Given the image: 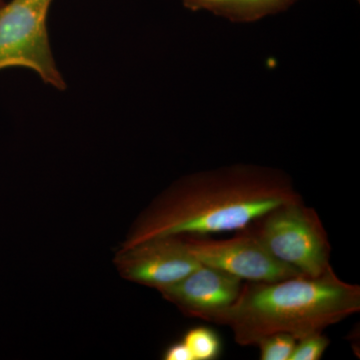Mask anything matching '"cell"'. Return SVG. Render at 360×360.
<instances>
[{
    "mask_svg": "<svg viewBox=\"0 0 360 360\" xmlns=\"http://www.w3.org/2000/svg\"><path fill=\"white\" fill-rule=\"evenodd\" d=\"M298 198L292 179L274 168L234 165L187 175L141 213L123 248L165 236L241 231L272 208Z\"/></svg>",
    "mask_w": 360,
    "mask_h": 360,
    "instance_id": "6da1fadb",
    "label": "cell"
},
{
    "mask_svg": "<svg viewBox=\"0 0 360 360\" xmlns=\"http://www.w3.org/2000/svg\"><path fill=\"white\" fill-rule=\"evenodd\" d=\"M359 311L360 286L331 269L319 277L248 281L215 323L229 326L236 342L248 347L279 333L300 340Z\"/></svg>",
    "mask_w": 360,
    "mask_h": 360,
    "instance_id": "7a4b0ae2",
    "label": "cell"
},
{
    "mask_svg": "<svg viewBox=\"0 0 360 360\" xmlns=\"http://www.w3.org/2000/svg\"><path fill=\"white\" fill-rule=\"evenodd\" d=\"M248 226L272 257L303 276L319 277L333 269L326 229L302 198L272 208Z\"/></svg>",
    "mask_w": 360,
    "mask_h": 360,
    "instance_id": "3957f363",
    "label": "cell"
},
{
    "mask_svg": "<svg viewBox=\"0 0 360 360\" xmlns=\"http://www.w3.org/2000/svg\"><path fill=\"white\" fill-rule=\"evenodd\" d=\"M53 0H11L0 6V70L23 68L44 84L65 90L52 54L47 16Z\"/></svg>",
    "mask_w": 360,
    "mask_h": 360,
    "instance_id": "277c9868",
    "label": "cell"
},
{
    "mask_svg": "<svg viewBox=\"0 0 360 360\" xmlns=\"http://www.w3.org/2000/svg\"><path fill=\"white\" fill-rule=\"evenodd\" d=\"M184 238L201 264L224 270L240 279L278 281L302 276L272 257L250 226L229 239L219 240L207 236Z\"/></svg>",
    "mask_w": 360,
    "mask_h": 360,
    "instance_id": "5b68a950",
    "label": "cell"
},
{
    "mask_svg": "<svg viewBox=\"0 0 360 360\" xmlns=\"http://www.w3.org/2000/svg\"><path fill=\"white\" fill-rule=\"evenodd\" d=\"M122 276L160 290L198 269L201 264L180 236H165L122 248L116 258Z\"/></svg>",
    "mask_w": 360,
    "mask_h": 360,
    "instance_id": "8992f818",
    "label": "cell"
},
{
    "mask_svg": "<svg viewBox=\"0 0 360 360\" xmlns=\"http://www.w3.org/2000/svg\"><path fill=\"white\" fill-rule=\"evenodd\" d=\"M241 288L243 279L239 277L201 264L188 276L160 291L187 316L215 323L236 302Z\"/></svg>",
    "mask_w": 360,
    "mask_h": 360,
    "instance_id": "52a82bcc",
    "label": "cell"
},
{
    "mask_svg": "<svg viewBox=\"0 0 360 360\" xmlns=\"http://www.w3.org/2000/svg\"><path fill=\"white\" fill-rule=\"evenodd\" d=\"M297 0H182L191 11H208L233 22H252L290 8Z\"/></svg>",
    "mask_w": 360,
    "mask_h": 360,
    "instance_id": "ba28073f",
    "label": "cell"
},
{
    "mask_svg": "<svg viewBox=\"0 0 360 360\" xmlns=\"http://www.w3.org/2000/svg\"><path fill=\"white\" fill-rule=\"evenodd\" d=\"M184 342L191 350L193 360L217 359L221 352V341L219 335L205 326L187 331Z\"/></svg>",
    "mask_w": 360,
    "mask_h": 360,
    "instance_id": "9c48e42d",
    "label": "cell"
},
{
    "mask_svg": "<svg viewBox=\"0 0 360 360\" xmlns=\"http://www.w3.org/2000/svg\"><path fill=\"white\" fill-rule=\"evenodd\" d=\"M297 340L288 333H274L257 343L262 360H290Z\"/></svg>",
    "mask_w": 360,
    "mask_h": 360,
    "instance_id": "30bf717a",
    "label": "cell"
},
{
    "mask_svg": "<svg viewBox=\"0 0 360 360\" xmlns=\"http://www.w3.org/2000/svg\"><path fill=\"white\" fill-rule=\"evenodd\" d=\"M329 345L330 340L323 335V331L312 333L297 340L290 360L321 359Z\"/></svg>",
    "mask_w": 360,
    "mask_h": 360,
    "instance_id": "8fae6325",
    "label": "cell"
},
{
    "mask_svg": "<svg viewBox=\"0 0 360 360\" xmlns=\"http://www.w3.org/2000/svg\"><path fill=\"white\" fill-rule=\"evenodd\" d=\"M163 359L193 360V357L189 348L187 347L186 343L182 341V342H177L170 345V347L165 350V354H163Z\"/></svg>",
    "mask_w": 360,
    "mask_h": 360,
    "instance_id": "7c38bea8",
    "label": "cell"
},
{
    "mask_svg": "<svg viewBox=\"0 0 360 360\" xmlns=\"http://www.w3.org/2000/svg\"><path fill=\"white\" fill-rule=\"evenodd\" d=\"M4 4V0H0V6Z\"/></svg>",
    "mask_w": 360,
    "mask_h": 360,
    "instance_id": "4fadbf2b",
    "label": "cell"
}]
</instances>
